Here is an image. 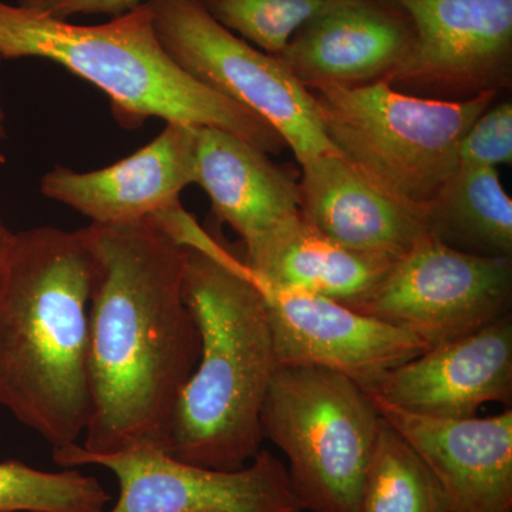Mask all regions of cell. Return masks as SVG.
I'll return each instance as SVG.
<instances>
[{
	"label": "cell",
	"instance_id": "cell-1",
	"mask_svg": "<svg viewBox=\"0 0 512 512\" xmlns=\"http://www.w3.org/2000/svg\"><path fill=\"white\" fill-rule=\"evenodd\" d=\"M93 256L86 456L163 451L175 407L200 357L183 293V242L161 215L90 224Z\"/></svg>",
	"mask_w": 512,
	"mask_h": 512
},
{
	"label": "cell",
	"instance_id": "cell-2",
	"mask_svg": "<svg viewBox=\"0 0 512 512\" xmlns=\"http://www.w3.org/2000/svg\"><path fill=\"white\" fill-rule=\"evenodd\" d=\"M183 242V293L200 357L178 399L165 454L238 470L261 450V416L279 363L264 299L238 252L183 207L161 214Z\"/></svg>",
	"mask_w": 512,
	"mask_h": 512
},
{
	"label": "cell",
	"instance_id": "cell-3",
	"mask_svg": "<svg viewBox=\"0 0 512 512\" xmlns=\"http://www.w3.org/2000/svg\"><path fill=\"white\" fill-rule=\"evenodd\" d=\"M93 256L86 229L13 232L0 264V406L53 448L92 414Z\"/></svg>",
	"mask_w": 512,
	"mask_h": 512
},
{
	"label": "cell",
	"instance_id": "cell-4",
	"mask_svg": "<svg viewBox=\"0 0 512 512\" xmlns=\"http://www.w3.org/2000/svg\"><path fill=\"white\" fill-rule=\"evenodd\" d=\"M50 60L92 83L121 123L214 127L268 154L286 143L271 124L198 82L161 45L148 3L100 25H76L0 0V59Z\"/></svg>",
	"mask_w": 512,
	"mask_h": 512
},
{
	"label": "cell",
	"instance_id": "cell-5",
	"mask_svg": "<svg viewBox=\"0 0 512 512\" xmlns=\"http://www.w3.org/2000/svg\"><path fill=\"white\" fill-rule=\"evenodd\" d=\"M308 90L339 156L384 194L423 214L456 173L467 131L503 94L450 103L397 92L384 80Z\"/></svg>",
	"mask_w": 512,
	"mask_h": 512
},
{
	"label": "cell",
	"instance_id": "cell-6",
	"mask_svg": "<svg viewBox=\"0 0 512 512\" xmlns=\"http://www.w3.org/2000/svg\"><path fill=\"white\" fill-rule=\"evenodd\" d=\"M282 453L303 511L357 512L382 416L352 379L313 366H279L261 416Z\"/></svg>",
	"mask_w": 512,
	"mask_h": 512
},
{
	"label": "cell",
	"instance_id": "cell-7",
	"mask_svg": "<svg viewBox=\"0 0 512 512\" xmlns=\"http://www.w3.org/2000/svg\"><path fill=\"white\" fill-rule=\"evenodd\" d=\"M147 3L161 45L175 62L198 82L271 124L299 165L323 154H339L323 131L311 92L281 57L225 29L201 0Z\"/></svg>",
	"mask_w": 512,
	"mask_h": 512
},
{
	"label": "cell",
	"instance_id": "cell-8",
	"mask_svg": "<svg viewBox=\"0 0 512 512\" xmlns=\"http://www.w3.org/2000/svg\"><path fill=\"white\" fill-rule=\"evenodd\" d=\"M512 259L463 254L424 237L349 308L409 330L430 348L510 315Z\"/></svg>",
	"mask_w": 512,
	"mask_h": 512
},
{
	"label": "cell",
	"instance_id": "cell-9",
	"mask_svg": "<svg viewBox=\"0 0 512 512\" xmlns=\"http://www.w3.org/2000/svg\"><path fill=\"white\" fill-rule=\"evenodd\" d=\"M414 26L410 52L384 82L460 103L512 86V0H394Z\"/></svg>",
	"mask_w": 512,
	"mask_h": 512
},
{
	"label": "cell",
	"instance_id": "cell-10",
	"mask_svg": "<svg viewBox=\"0 0 512 512\" xmlns=\"http://www.w3.org/2000/svg\"><path fill=\"white\" fill-rule=\"evenodd\" d=\"M57 466L107 468L119 481L110 512H303L284 461L259 450L247 466L215 470L183 463L156 450L86 456L53 448Z\"/></svg>",
	"mask_w": 512,
	"mask_h": 512
},
{
	"label": "cell",
	"instance_id": "cell-11",
	"mask_svg": "<svg viewBox=\"0 0 512 512\" xmlns=\"http://www.w3.org/2000/svg\"><path fill=\"white\" fill-rule=\"evenodd\" d=\"M247 272L264 299L279 366L323 367L372 392L394 367L430 349L409 330Z\"/></svg>",
	"mask_w": 512,
	"mask_h": 512
},
{
	"label": "cell",
	"instance_id": "cell-12",
	"mask_svg": "<svg viewBox=\"0 0 512 512\" xmlns=\"http://www.w3.org/2000/svg\"><path fill=\"white\" fill-rule=\"evenodd\" d=\"M195 151L197 127L165 124L151 143L109 167L79 173L57 165L40 191L92 224L146 220L181 207V191L195 181Z\"/></svg>",
	"mask_w": 512,
	"mask_h": 512
},
{
	"label": "cell",
	"instance_id": "cell-13",
	"mask_svg": "<svg viewBox=\"0 0 512 512\" xmlns=\"http://www.w3.org/2000/svg\"><path fill=\"white\" fill-rule=\"evenodd\" d=\"M367 393L406 412L439 419L474 417L488 403L510 406L511 313L394 367Z\"/></svg>",
	"mask_w": 512,
	"mask_h": 512
},
{
	"label": "cell",
	"instance_id": "cell-14",
	"mask_svg": "<svg viewBox=\"0 0 512 512\" xmlns=\"http://www.w3.org/2000/svg\"><path fill=\"white\" fill-rule=\"evenodd\" d=\"M414 26L394 0H329L279 55L305 87L386 80L410 52Z\"/></svg>",
	"mask_w": 512,
	"mask_h": 512
},
{
	"label": "cell",
	"instance_id": "cell-15",
	"mask_svg": "<svg viewBox=\"0 0 512 512\" xmlns=\"http://www.w3.org/2000/svg\"><path fill=\"white\" fill-rule=\"evenodd\" d=\"M369 396L433 471L451 512H512L511 407L490 417L439 419Z\"/></svg>",
	"mask_w": 512,
	"mask_h": 512
},
{
	"label": "cell",
	"instance_id": "cell-16",
	"mask_svg": "<svg viewBox=\"0 0 512 512\" xmlns=\"http://www.w3.org/2000/svg\"><path fill=\"white\" fill-rule=\"evenodd\" d=\"M303 220L355 251L400 258L426 237L424 214L384 194L339 154L301 164Z\"/></svg>",
	"mask_w": 512,
	"mask_h": 512
},
{
	"label": "cell",
	"instance_id": "cell-17",
	"mask_svg": "<svg viewBox=\"0 0 512 512\" xmlns=\"http://www.w3.org/2000/svg\"><path fill=\"white\" fill-rule=\"evenodd\" d=\"M212 212L249 244L299 215V177L244 138L197 127L195 181Z\"/></svg>",
	"mask_w": 512,
	"mask_h": 512
},
{
	"label": "cell",
	"instance_id": "cell-18",
	"mask_svg": "<svg viewBox=\"0 0 512 512\" xmlns=\"http://www.w3.org/2000/svg\"><path fill=\"white\" fill-rule=\"evenodd\" d=\"M242 262L269 284L353 306L382 282L396 258L343 247L301 214L242 245Z\"/></svg>",
	"mask_w": 512,
	"mask_h": 512
},
{
	"label": "cell",
	"instance_id": "cell-19",
	"mask_svg": "<svg viewBox=\"0 0 512 512\" xmlns=\"http://www.w3.org/2000/svg\"><path fill=\"white\" fill-rule=\"evenodd\" d=\"M424 225L454 251L512 259V201L495 168L458 167L427 205Z\"/></svg>",
	"mask_w": 512,
	"mask_h": 512
},
{
	"label": "cell",
	"instance_id": "cell-20",
	"mask_svg": "<svg viewBox=\"0 0 512 512\" xmlns=\"http://www.w3.org/2000/svg\"><path fill=\"white\" fill-rule=\"evenodd\" d=\"M357 512H451L433 471L383 417Z\"/></svg>",
	"mask_w": 512,
	"mask_h": 512
},
{
	"label": "cell",
	"instance_id": "cell-21",
	"mask_svg": "<svg viewBox=\"0 0 512 512\" xmlns=\"http://www.w3.org/2000/svg\"><path fill=\"white\" fill-rule=\"evenodd\" d=\"M111 495L77 468L37 470L0 461V512H103Z\"/></svg>",
	"mask_w": 512,
	"mask_h": 512
},
{
	"label": "cell",
	"instance_id": "cell-22",
	"mask_svg": "<svg viewBox=\"0 0 512 512\" xmlns=\"http://www.w3.org/2000/svg\"><path fill=\"white\" fill-rule=\"evenodd\" d=\"M212 18L249 45L279 56L329 0H201Z\"/></svg>",
	"mask_w": 512,
	"mask_h": 512
},
{
	"label": "cell",
	"instance_id": "cell-23",
	"mask_svg": "<svg viewBox=\"0 0 512 512\" xmlns=\"http://www.w3.org/2000/svg\"><path fill=\"white\" fill-rule=\"evenodd\" d=\"M512 163V103L505 100L484 111L467 131L458 150V167L495 168Z\"/></svg>",
	"mask_w": 512,
	"mask_h": 512
},
{
	"label": "cell",
	"instance_id": "cell-24",
	"mask_svg": "<svg viewBox=\"0 0 512 512\" xmlns=\"http://www.w3.org/2000/svg\"><path fill=\"white\" fill-rule=\"evenodd\" d=\"M148 0H18V5L39 10L57 19L79 15L119 16Z\"/></svg>",
	"mask_w": 512,
	"mask_h": 512
},
{
	"label": "cell",
	"instance_id": "cell-25",
	"mask_svg": "<svg viewBox=\"0 0 512 512\" xmlns=\"http://www.w3.org/2000/svg\"><path fill=\"white\" fill-rule=\"evenodd\" d=\"M13 232L10 231L6 222L3 221L2 214H0V264H2L3 258H5L6 252L12 241Z\"/></svg>",
	"mask_w": 512,
	"mask_h": 512
},
{
	"label": "cell",
	"instance_id": "cell-26",
	"mask_svg": "<svg viewBox=\"0 0 512 512\" xmlns=\"http://www.w3.org/2000/svg\"><path fill=\"white\" fill-rule=\"evenodd\" d=\"M0 62H2V59H0ZM6 136H8V130H6V113L5 107H3L2 83H0V140H3Z\"/></svg>",
	"mask_w": 512,
	"mask_h": 512
}]
</instances>
